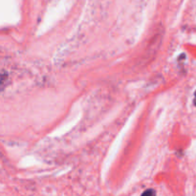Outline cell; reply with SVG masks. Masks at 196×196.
Listing matches in <instances>:
<instances>
[{
  "label": "cell",
  "mask_w": 196,
  "mask_h": 196,
  "mask_svg": "<svg viewBox=\"0 0 196 196\" xmlns=\"http://www.w3.org/2000/svg\"><path fill=\"white\" fill-rule=\"evenodd\" d=\"M142 196H156V191H154V189L149 188V189H148V191H144Z\"/></svg>",
  "instance_id": "cell-1"
},
{
  "label": "cell",
  "mask_w": 196,
  "mask_h": 196,
  "mask_svg": "<svg viewBox=\"0 0 196 196\" xmlns=\"http://www.w3.org/2000/svg\"><path fill=\"white\" fill-rule=\"evenodd\" d=\"M194 105H196V92H195V99H194Z\"/></svg>",
  "instance_id": "cell-2"
}]
</instances>
